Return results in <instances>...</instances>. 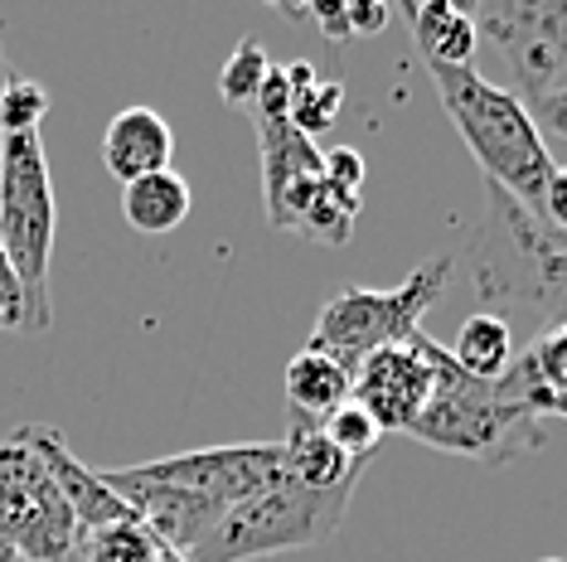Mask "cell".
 Listing matches in <instances>:
<instances>
[{
	"label": "cell",
	"mask_w": 567,
	"mask_h": 562,
	"mask_svg": "<svg viewBox=\"0 0 567 562\" xmlns=\"http://www.w3.org/2000/svg\"><path fill=\"white\" fill-rule=\"evenodd\" d=\"M49 117V93L34 79H10L6 93H0V140L6 136H24L40 132V122Z\"/></svg>",
	"instance_id": "cell-24"
},
{
	"label": "cell",
	"mask_w": 567,
	"mask_h": 562,
	"mask_svg": "<svg viewBox=\"0 0 567 562\" xmlns=\"http://www.w3.org/2000/svg\"><path fill=\"white\" fill-rule=\"evenodd\" d=\"M281 383H287V413H301L316 422H326L334 407L350 403V393H354V378L316 350H296V360L287 364V378Z\"/></svg>",
	"instance_id": "cell-17"
},
{
	"label": "cell",
	"mask_w": 567,
	"mask_h": 562,
	"mask_svg": "<svg viewBox=\"0 0 567 562\" xmlns=\"http://www.w3.org/2000/svg\"><path fill=\"white\" fill-rule=\"evenodd\" d=\"M320 170H326V180L334 189H350V195H359L364 189V156H359L354 146H330L320 150Z\"/></svg>",
	"instance_id": "cell-25"
},
{
	"label": "cell",
	"mask_w": 567,
	"mask_h": 562,
	"mask_svg": "<svg viewBox=\"0 0 567 562\" xmlns=\"http://www.w3.org/2000/svg\"><path fill=\"white\" fill-rule=\"evenodd\" d=\"M461 10L505 54L519 102L567 87V0H466Z\"/></svg>",
	"instance_id": "cell-8"
},
{
	"label": "cell",
	"mask_w": 567,
	"mask_h": 562,
	"mask_svg": "<svg viewBox=\"0 0 567 562\" xmlns=\"http://www.w3.org/2000/svg\"><path fill=\"white\" fill-rule=\"evenodd\" d=\"M320 431H326V437L340 446V451L350 456V461H369V456L379 451V441H383V427H379V422H373L354 398L334 407V413L320 422Z\"/></svg>",
	"instance_id": "cell-23"
},
{
	"label": "cell",
	"mask_w": 567,
	"mask_h": 562,
	"mask_svg": "<svg viewBox=\"0 0 567 562\" xmlns=\"http://www.w3.org/2000/svg\"><path fill=\"white\" fill-rule=\"evenodd\" d=\"M538 219L548 228H558V233H567V165H553L544 204H538Z\"/></svg>",
	"instance_id": "cell-28"
},
{
	"label": "cell",
	"mask_w": 567,
	"mask_h": 562,
	"mask_svg": "<svg viewBox=\"0 0 567 562\" xmlns=\"http://www.w3.org/2000/svg\"><path fill=\"white\" fill-rule=\"evenodd\" d=\"M408 24L427 69L432 63L436 69H471L481 34H475V24L461 6H451V0H408Z\"/></svg>",
	"instance_id": "cell-15"
},
{
	"label": "cell",
	"mask_w": 567,
	"mask_h": 562,
	"mask_svg": "<svg viewBox=\"0 0 567 562\" xmlns=\"http://www.w3.org/2000/svg\"><path fill=\"white\" fill-rule=\"evenodd\" d=\"M287 83H291V112L287 122L296 126L301 136H326L334 117H340L344 107V83L340 79H320V73L311 69V63H287Z\"/></svg>",
	"instance_id": "cell-19"
},
{
	"label": "cell",
	"mask_w": 567,
	"mask_h": 562,
	"mask_svg": "<svg viewBox=\"0 0 567 562\" xmlns=\"http://www.w3.org/2000/svg\"><path fill=\"white\" fill-rule=\"evenodd\" d=\"M359 209H364V199H359V195H350V189H334L330 180H320L311 209H306L301 223H296V233L320 242V248H344V242L354 238Z\"/></svg>",
	"instance_id": "cell-21"
},
{
	"label": "cell",
	"mask_w": 567,
	"mask_h": 562,
	"mask_svg": "<svg viewBox=\"0 0 567 562\" xmlns=\"http://www.w3.org/2000/svg\"><path fill=\"white\" fill-rule=\"evenodd\" d=\"M524 107H528V117H534L538 132L567 140V87H558V93H544V97H534V102H524Z\"/></svg>",
	"instance_id": "cell-27"
},
{
	"label": "cell",
	"mask_w": 567,
	"mask_h": 562,
	"mask_svg": "<svg viewBox=\"0 0 567 562\" xmlns=\"http://www.w3.org/2000/svg\"><path fill=\"white\" fill-rule=\"evenodd\" d=\"M0 330H30V305H24L20 277L6 262V252H0Z\"/></svg>",
	"instance_id": "cell-26"
},
{
	"label": "cell",
	"mask_w": 567,
	"mask_h": 562,
	"mask_svg": "<svg viewBox=\"0 0 567 562\" xmlns=\"http://www.w3.org/2000/svg\"><path fill=\"white\" fill-rule=\"evenodd\" d=\"M272 73V59H267V49L252 40V34H243L238 49L228 54V63L218 69V97L228 102V107H252L257 87L262 79Z\"/></svg>",
	"instance_id": "cell-22"
},
{
	"label": "cell",
	"mask_w": 567,
	"mask_h": 562,
	"mask_svg": "<svg viewBox=\"0 0 567 562\" xmlns=\"http://www.w3.org/2000/svg\"><path fill=\"white\" fill-rule=\"evenodd\" d=\"M79 539L83 529L49 466L10 431L0 441V543L20 562H73Z\"/></svg>",
	"instance_id": "cell-7"
},
{
	"label": "cell",
	"mask_w": 567,
	"mask_h": 562,
	"mask_svg": "<svg viewBox=\"0 0 567 562\" xmlns=\"http://www.w3.org/2000/svg\"><path fill=\"white\" fill-rule=\"evenodd\" d=\"M427 73L436 83V97H442L451 126L461 132L475 165L485 170V185L505 189L514 204H524L528 214H538L548 175L558 160L548 156L544 132L534 126L519 93L485 83L481 73H475V63L471 69H436L432 63Z\"/></svg>",
	"instance_id": "cell-2"
},
{
	"label": "cell",
	"mask_w": 567,
	"mask_h": 562,
	"mask_svg": "<svg viewBox=\"0 0 567 562\" xmlns=\"http://www.w3.org/2000/svg\"><path fill=\"white\" fill-rule=\"evenodd\" d=\"M287 466L291 476L306 485V490H354L359 476H364V461H350V456L334 446L326 431H320L316 417L287 413Z\"/></svg>",
	"instance_id": "cell-14"
},
{
	"label": "cell",
	"mask_w": 567,
	"mask_h": 562,
	"mask_svg": "<svg viewBox=\"0 0 567 562\" xmlns=\"http://www.w3.org/2000/svg\"><path fill=\"white\" fill-rule=\"evenodd\" d=\"M427 360H432V403L422 407V417L412 422L408 437H417L432 451L461 456L475 466H514L524 456H534L548 441V427L538 413H528L524 403H509L495 383H481L461 374L451 364L446 344L427 335Z\"/></svg>",
	"instance_id": "cell-3"
},
{
	"label": "cell",
	"mask_w": 567,
	"mask_h": 562,
	"mask_svg": "<svg viewBox=\"0 0 567 562\" xmlns=\"http://www.w3.org/2000/svg\"><path fill=\"white\" fill-rule=\"evenodd\" d=\"M16 79V69H10V59H6V40H0V93H6V83Z\"/></svg>",
	"instance_id": "cell-30"
},
{
	"label": "cell",
	"mask_w": 567,
	"mask_h": 562,
	"mask_svg": "<svg viewBox=\"0 0 567 562\" xmlns=\"http://www.w3.org/2000/svg\"><path fill=\"white\" fill-rule=\"evenodd\" d=\"M344 20H350V40H364V34H379L389 24V6H359V0H344Z\"/></svg>",
	"instance_id": "cell-29"
},
{
	"label": "cell",
	"mask_w": 567,
	"mask_h": 562,
	"mask_svg": "<svg viewBox=\"0 0 567 562\" xmlns=\"http://www.w3.org/2000/svg\"><path fill=\"white\" fill-rule=\"evenodd\" d=\"M161 562H189V558H179L175 548H165V553H161Z\"/></svg>",
	"instance_id": "cell-31"
},
{
	"label": "cell",
	"mask_w": 567,
	"mask_h": 562,
	"mask_svg": "<svg viewBox=\"0 0 567 562\" xmlns=\"http://www.w3.org/2000/svg\"><path fill=\"white\" fill-rule=\"evenodd\" d=\"M171 160H175V132L156 107H126L102 132V165L122 185L171 170Z\"/></svg>",
	"instance_id": "cell-13"
},
{
	"label": "cell",
	"mask_w": 567,
	"mask_h": 562,
	"mask_svg": "<svg viewBox=\"0 0 567 562\" xmlns=\"http://www.w3.org/2000/svg\"><path fill=\"white\" fill-rule=\"evenodd\" d=\"M16 437L49 466V476H54V485L63 490V500H69V509H73V519H79L83 533L107 529V523H122V519H136L132 509L107 490L102 470L83 466L79 456H73V446L63 441L59 427H49V422H24V427H16Z\"/></svg>",
	"instance_id": "cell-11"
},
{
	"label": "cell",
	"mask_w": 567,
	"mask_h": 562,
	"mask_svg": "<svg viewBox=\"0 0 567 562\" xmlns=\"http://www.w3.org/2000/svg\"><path fill=\"white\" fill-rule=\"evenodd\" d=\"M0 562H20V558H16V553H10V548H6V543H0Z\"/></svg>",
	"instance_id": "cell-32"
},
{
	"label": "cell",
	"mask_w": 567,
	"mask_h": 562,
	"mask_svg": "<svg viewBox=\"0 0 567 562\" xmlns=\"http://www.w3.org/2000/svg\"><path fill=\"white\" fill-rule=\"evenodd\" d=\"M432 360H427V330H417L403 344L369 354L354 368V393L350 398L379 422L383 431H412L422 407L432 403Z\"/></svg>",
	"instance_id": "cell-9"
},
{
	"label": "cell",
	"mask_w": 567,
	"mask_h": 562,
	"mask_svg": "<svg viewBox=\"0 0 567 562\" xmlns=\"http://www.w3.org/2000/svg\"><path fill=\"white\" fill-rule=\"evenodd\" d=\"M538 562H563V558H538Z\"/></svg>",
	"instance_id": "cell-33"
},
{
	"label": "cell",
	"mask_w": 567,
	"mask_h": 562,
	"mask_svg": "<svg viewBox=\"0 0 567 562\" xmlns=\"http://www.w3.org/2000/svg\"><path fill=\"white\" fill-rule=\"evenodd\" d=\"M509 403H524L538 417H567V325L534 335L514 354V364L495 378Z\"/></svg>",
	"instance_id": "cell-12"
},
{
	"label": "cell",
	"mask_w": 567,
	"mask_h": 562,
	"mask_svg": "<svg viewBox=\"0 0 567 562\" xmlns=\"http://www.w3.org/2000/svg\"><path fill=\"white\" fill-rule=\"evenodd\" d=\"M161 553H165V543L146 523L122 519V523H107V529L83 533L73 562H161Z\"/></svg>",
	"instance_id": "cell-20"
},
{
	"label": "cell",
	"mask_w": 567,
	"mask_h": 562,
	"mask_svg": "<svg viewBox=\"0 0 567 562\" xmlns=\"http://www.w3.org/2000/svg\"><path fill=\"white\" fill-rule=\"evenodd\" d=\"M257 126V156H262V199H267V223L296 228L301 214L311 209L320 180V146L301 136L287 117H252Z\"/></svg>",
	"instance_id": "cell-10"
},
{
	"label": "cell",
	"mask_w": 567,
	"mask_h": 562,
	"mask_svg": "<svg viewBox=\"0 0 567 562\" xmlns=\"http://www.w3.org/2000/svg\"><path fill=\"white\" fill-rule=\"evenodd\" d=\"M59 204L49 180L40 132L0 140V252L16 267L30 330L54 325V296H49V262H54Z\"/></svg>",
	"instance_id": "cell-5"
},
{
	"label": "cell",
	"mask_w": 567,
	"mask_h": 562,
	"mask_svg": "<svg viewBox=\"0 0 567 562\" xmlns=\"http://www.w3.org/2000/svg\"><path fill=\"white\" fill-rule=\"evenodd\" d=\"M451 272L456 262L446 258H432L412 272L403 287L393 291H369V287H350L340 296H330L316 315V330H311V344L306 350L326 354L354 378V368L369 360V354L389 350V344H403L422 330V315L432 311L436 301L446 296L451 287Z\"/></svg>",
	"instance_id": "cell-6"
},
{
	"label": "cell",
	"mask_w": 567,
	"mask_h": 562,
	"mask_svg": "<svg viewBox=\"0 0 567 562\" xmlns=\"http://www.w3.org/2000/svg\"><path fill=\"white\" fill-rule=\"evenodd\" d=\"M189 204H195V195H189L185 175H175V170H161V175H146V180H136V185H122L126 223L146 238L175 233V228L189 219Z\"/></svg>",
	"instance_id": "cell-16"
},
{
	"label": "cell",
	"mask_w": 567,
	"mask_h": 562,
	"mask_svg": "<svg viewBox=\"0 0 567 562\" xmlns=\"http://www.w3.org/2000/svg\"><path fill=\"white\" fill-rule=\"evenodd\" d=\"M354 490H306L296 476H281L277 485L248 495L243 504L224 509L218 523L199 539L189 562H252L277 558L296 548H316L340 533L350 514Z\"/></svg>",
	"instance_id": "cell-4"
},
{
	"label": "cell",
	"mask_w": 567,
	"mask_h": 562,
	"mask_svg": "<svg viewBox=\"0 0 567 562\" xmlns=\"http://www.w3.org/2000/svg\"><path fill=\"white\" fill-rule=\"evenodd\" d=\"M466 277L481 311L544 335L567 325V233L514 204L505 189L485 185V219L471 238Z\"/></svg>",
	"instance_id": "cell-1"
},
{
	"label": "cell",
	"mask_w": 567,
	"mask_h": 562,
	"mask_svg": "<svg viewBox=\"0 0 567 562\" xmlns=\"http://www.w3.org/2000/svg\"><path fill=\"white\" fill-rule=\"evenodd\" d=\"M446 354H451V364H456L461 374H471L481 383H495L514 364L519 344H514V325L509 321H499V315H489V311H475V315L461 321L456 344H451Z\"/></svg>",
	"instance_id": "cell-18"
}]
</instances>
